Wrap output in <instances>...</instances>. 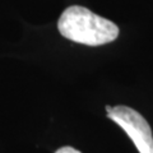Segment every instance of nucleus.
Segmentation results:
<instances>
[{
	"label": "nucleus",
	"instance_id": "obj_1",
	"mask_svg": "<svg viewBox=\"0 0 153 153\" xmlns=\"http://www.w3.org/2000/svg\"><path fill=\"white\" fill-rule=\"evenodd\" d=\"M59 32L65 38L88 46H100L116 40L119 27L79 5L66 8L57 22Z\"/></svg>",
	"mask_w": 153,
	"mask_h": 153
},
{
	"label": "nucleus",
	"instance_id": "obj_2",
	"mask_svg": "<svg viewBox=\"0 0 153 153\" xmlns=\"http://www.w3.org/2000/svg\"><path fill=\"white\" fill-rule=\"evenodd\" d=\"M111 119L133 140L139 153H153V134L149 124L142 115L128 106H115L107 112Z\"/></svg>",
	"mask_w": 153,
	"mask_h": 153
},
{
	"label": "nucleus",
	"instance_id": "obj_3",
	"mask_svg": "<svg viewBox=\"0 0 153 153\" xmlns=\"http://www.w3.org/2000/svg\"><path fill=\"white\" fill-rule=\"evenodd\" d=\"M55 153H80V152L71 147H63V148H60V149H57Z\"/></svg>",
	"mask_w": 153,
	"mask_h": 153
},
{
	"label": "nucleus",
	"instance_id": "obj_4",
	"mask_svg": "<svg viewBox=\"0 0 153 153\" xmlns=\"http://www.w3.org/2000/svg\"><path fill=\"white\" fill-rule=\"evenodd\" d=\"M111 110H112V107H111V106H106V111H107V112H110Z\"/></svg>",
	"mask_w": 153,
	"mask_h": 153
}]
</instances>
